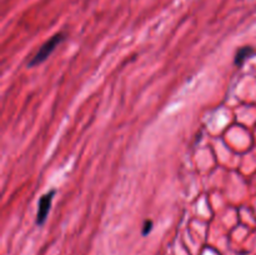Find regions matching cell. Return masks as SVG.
Masks as SVG:
<instances>
[{
    "instance_id": "3",
    "label": "cell",
    "mask_w": 256,
    "mask_h": 255,
    "mask_svg": "<svg viewBox=\"0 0 256 255\" xmlns=\"http://www.w3.org/2000/svg\"><path fill=\"white\" fill-rule=\"evenodd\" d=\"M252 54V49L249 46L242 48L240 50H238L236 55H235V65L242 66V65L245 62V60H246Z\"/></svg>"
},
{
    "instance_id": "1",
    "label": "cell",
    "mask_w": 256,
    "mask_h": 255,
    "mask_svg": "<svg viewBox=\"0 0 256 255\" xmlns=\"http://www.w3.org/2000/svg\"><path fill=\"white\" fill-rule=\"evenodd\" d=\"M62 39H64V35H62V32H60V34L54 35L52 38H50V39L48 40V42H45V44L42 45L39 50H38L36 54L34 55V58L32 59V62H29L30 66H35V65H38V64H40V62H44V60L46 59V58L49 56L52 52H54L55 46H56V45L59 44Z\"/></svg>"
},
{
    "instance_id": "4",
    "label": "cell",
    "mask_w": 256,
    "mask_h": 255,
    "mask_svg": "<svg viewBox=\"0 0 256 255\" xmlns=\"http://www.w3.org/2000/svg\"><path fill=\"white\" fill-rule=\"evenodd\" d=\"M152 229V220H146L144 224V228H142V235H148Z\"/></svg>"
},
{
    "instance_id": "2",
    "label": "cell",
    "mask_w": 256,
    "mask_h": 255,
    "mask_svg": "<svg viewBox=\"0 0 256 255\" xmlns=\"http://www.w3.org/2000/svg\"><path fill=\"white\" fill-rule=\"evenodd\" d=\"M55 192L52 190L48 194L42 195V198L40 199L39 202V206H38V214H36V222L38 224H42L45 222L48 216V212H49L50 206H52V196H54Z\"/></svg>"
}]
</instances>
